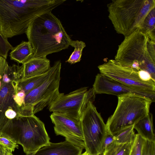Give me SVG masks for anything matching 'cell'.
I'll list each match as a JSON object with an SVG mask.
<instances>
[{
  "label": "cell",
  "mask_w": 155,
  "mask_h": 155,
  "mask_svg": "<svg viewBox=\"0 0 155 155\" xmlns=\"http://www.w3.org/2000/svg\"><path fill=\"white\" fill-rule=\"evenodd\" d=\"M134 129L137 134L145 140L155 141V134L153 124V116L149 113L134 125Z\"/></svg>",
  "instance_id": "cell-16"
},
{
  "label": "cell",
  "mask_w": 155,
  "mask_h": 155,
  "mask_svg": "<svg viewBox=\"0 0 155 155\" xmlns=\"http://www.w3.org/2000/svg\"><path fill=\"white\" fill-rule=\"evenodd\" d=\"M70 46L74 47V49L68 59L66 62L72 64L79 62L81 61L82 51L86 47V44L82 41L72 40Z\"/></svg>",
  "instance_id": "cell-22"
},
{
  "label": "cell",
  "mask_w": 155,
  "mask_h": 155,
  "mask_svg": "<svg viewBox=\"0 0 155 155\" xmlns=\"http://www.w3.org/2000/svg\"><path fill=\"white\" fill-rule=\"evenodd\" d=\"M80 121L86 151L91 155L103 153L104 141L108 132L106 124L92 101L88 102Z\"/></svg>",
  "instance_id": "cell-8"
},
{
  "label": "cell",
  "mask_w": 155,
  "mask_h": 155,
  "mask_svg": "<svg viewBox=\"0 0 155 155\" xmlns=\"http://www.w3.org/2000/svg\"><path fill=\"white\" fill-rule=\"evenodd\" d=\"M21 145L26 155H31L50 143L44 124L35 114L14 119L2 133Z\"/></svg>",
  "instance_id": "cell-5"
},
{
  "label": "cell",
  "mask_w": 155,
  "mask_h": 155,
  "mask_svg": "<svg viewBox=\"0 0 155 155\" xmlns=\"http://www.w3.org/2000/svg\"><path fill=\"white\" fill-rule=\"evenodd\" d=\"M13 47L8 39L4 37L0 32V56L6 59L9 51Z\"/></svg>",
  "instance_id": "cell-24"
},
{
  "label": "cell",
  "mask_w": 155,
  "mask_h": 155,
  "mask_svg": "<svg viewBox=\"0 0 155 155\" xmlns=\"http://www.w3.org/2000/svg\"><path fill=\"white\" fill-rule=\"evenodd\" d=\"M114 142V137L113 135L108 134L104 141L103 149L104 150L108 146Z\"/></svg>",
  "instance_id": "cell-28"
},
{
  "label": "cell",
  "mask_w": 155,
  "mask_h": 155,
  "mask_svg": "<svg viewBox=\"0 0 155 155\" xmlns=\"http://www.w3.org/2000/svg\"><path fill=\"white\" fill-rule=\"evenodd\" d=\"M118 103L106 125L108 134L114 135L133 125L150 113L151 101L143 97L129 94L117 97Z\"/></svg>",
  "instance_id": "cell-6"
},
{
  "label": "cell",
  "mask_w": 155,
  "mask_h": 155,
  "mask_svg": "<svg viewBox=\"0 0 155 155\" xmlns=\"http://www.w3.org/2000/svg\"><path fill=\"white\" fill-rule=\"evenodd\" d=\"M133 143L120 144L114 142L104 150L103 155H129Z\"/></svg>",
  "instance_id": "cell-20"
},
{
  "label": "cell",
  "mask_w": 155,
  "mask_h": 155,
  "mask_svg": "<svg viewBox=\"0 0 155 155\" xmlns=\"http://www.w3.org/2000/svg\"><path fill=\"white\" fill-rule=\"evenodd\" d=\"M141 155H155V141L145 140Z\"/></svg>",
  "instance_id": "cell-26"
},
{
  "label": "cell",
  "mask_w": 155,
  "mask_h": 155,
  "mask_svg": "<svg viewBox=\"0 0 155 155\" xmlns=\"http://www.w3.org/2000/svg\"><path fill=\"white\" fill-rule=\"evenodd\" d=\"M22 79L43 74L50 68V61L46 57H32L22 65Z\"/></svg>",
  "instance_id": "cell-15"
},
{
  "label": "cell",
  "mask_w": 155,
  "mask_h": 155,
  "mask_svg": "<svg viewBox=\"0 0 155 155\" xmlns=\"http://www.w3.org/2000/svg\"><path fill=\"white\" fill-rule=\"evenodd\" d=\"M61 66L60 61H56L51 67L50 73L45 81L26 95L22 115L35 114L50 105L59 96Z\"/></svg>",
  "instance_id": "cell-7"
},
{
  "label": "cell",
  "mask_w": 155,
  "mask_h": 155,
  "mask_svg": "<svg viewBox=\"0 0 155 155\" xmlns=\"http://www.w3.org/2000/svg\"><path fill=\"white\" fill-rule=\"evenodd\" d=\"M100 73L135 89L155 92V82L150 80L146 72L137 71L110 60L98 66Z\"/></svg>",
  "instance_id": "cell-10"
},
{
  "label": "cell",
  "mask_w": 155,
  "mask_h": 155,
  "mask_svg": "<svg viewBox=\"0 0 155 155\" xmlns=\"http://www.w3.org/2000/svg\"><path fill=\"white\" fill-rule=\"evenodd\" d=\"M9 54L10 59L23 64L33 57V52L28 41H22L13 47Z\"/></svg>",
  "instance_id": "cell-17"
},
{
  "label": "cell",
  "mask_w": 155,
  "mask_h": 155,
  "mask_svg": "<svg viewBox=\"0 0 155 155\" xmlns=\"http://www.w3.org/2000/svg\"><path fill=\"white\" fill-rule=\"evenodd\" d=\"M81 155H91L89 153L85 151L84 153L81 154Z\"/></svg>",
  "instance_id": "cell-30"
},
{
  "label": "cell",
  "mask_w": 155,
  "mask_h": 155,
  "mask_svg": "<svg viewBox=\"0 0 155 155\" xmlns=\"http://www.w3.org/2000/svg\"><path fill=\"white\" fill-rule=\"evenodd\" d=\"M82 150L67 141L50 142L31 155H81Z\"/></svg>",
  "instance_id": "cell-14"
},
{
  "label": "cell",
  "mask_w": 155,
  "mask_h": 155,
  "mask_svg": "<svg viewBox=\"0 0 155 155\" xmlns=\"http://www.w3.org/2000/svg\"><path fill=\"white\" fill-rule=\"evenodd\" d=\"M139 30L155 42V8L148 13Z\"/></svg>",
  "instance_id": "cell-19"
},
{
  "label": "cell",
  "mask_w": 155,
  "mask_h": 155,
  "mask_svg": "<svg viewBox=\"0 0 155 155\" xmlns=\"http://www.w3.org/2000/svg\"><path fill=\"white\" fill-rule=\"evenodd\" d=\"M155 42L137 29L125 37L119 45L114 60L136 71L146 72L155 81Z\"/></svg>",
  "instance_id": "cell-3"
},
{
  "label": "cell",
  "mask_w": 155,
  "mask_h": 155,
  "mask_svg": "<svg viewBox=\"0 0 155 155\" xmlns=\"http://www.w3.org/2000/svg\"><path fill=\"white\" fill-rule=\"evenodd\" d=\"M21 78L14 71H6L0 88V133L15 119L22 115L21 108L15 99L18 81Z\"/></svg>",
  "instance_id": "cell-9"
},
{
  "label": "cell",
  "mask_w": 155,
  "mask_h": 155,
  "mask_svg": "<svg viewBox=\"0 0 155 155\" xmlns=\"http://www.w3.org/2000/svg\"><path fill=\"white\" fill-rule=\"evenodd\" d=\"M145 140L137 134L132 145L129 155H141L143 145Z\"/></svg>",
  "instance_id": "cell-23"
},
{
  "label": "cell",
  "mask_w": 155,
  "mask_h": 155,
  "mask_svg": "<svg viewBox=\"0 0 155 155\" xmlns=\"http://www.w3.org/2000/svg\"><path fill=\"white\" fill-rule=\"evenodd\" d=\"M134 125L126 128L114 135V142L120 143H133L136 134L134 131Z\"/></svg>",
  "instance_id": "cell-21"
},
{
  "label": "cell",
  "mask_w": 155,
  "mask_h": 155,
  "mask_svg": "<svg viewBox=\"0 0 155 155\" xmlns=\"http://www.w3.org/2000/svg\"><path fill=\"white\" fill-rule=\"evenodd\" d=\"M8 65L6 59L0 56V88L2 84V80L5 72Z\"/></svg>",
  "instance_id": "cell-27"
},
{
  "label": "cell",
  "mask_w": 155,
  "mask_h": 155,
  "mask_svg": "<svg viewBox=\"0 0 155 155\" xmlns=\"http://www.w3.org/2000/svg\"><path fill=\"white\" fill-rule=\"evenodd\" d=\"M25 33L32 49L33 57H46L66 49L72 41L60 20L51 12L36 18Z\"/></svg>",
  "instance_id": "cell-2"
},
{
  "label": "cell",
  "mask_w": 155,
  "mask_h": 155,
  "mask_svg": "<svg viewBox=\"0 0 155 155\" xmlns=\"http://www.w3.org/2000/svg\"><path fill=\"white\" fill-rule=\"evenodd\" d=\"M0 144L4 147L10 150L12 152L16 148H18V145L9 137L2 133H0Z\"/></svg>",
  "instance_id": "cell-25"
},
{
  "label": "cell",
  "mask_w": 155,
  "mask_h": 155,
  "mask_svg": "<svg viewBox=\"0 0 155 155\" xmlns=\"http://www.w3.org/2000/svg\"><path fill=\"white\" fill-rule=\"evenodd\" d=\"M99 155H103V153L101 154H100Z\"/></svg>",
  "instance_id": "cell-31"
},
{
  "label": "cell",
  "mask_w": 155,
  "mask_h": 155,
  "mask_svg": "<svg viewBox=\"0 0 155 155\" xmlns=\"http://www.w3.org/2000/svg\"><path fill=\"white\" fill-rule=\"evenodd\" d=\"M50 68L46 73L25 79H21L18 82L17 91H23L26 95L43 83L48 77Z\"/></svg>",
  "instance_id": "cell-18"
},
{
  "label": "cell",
  "mask_w": 155,
  "mask_h": 155,
  "mask_svg": "<svg viewBox=\"0 0 155 155\" xmlns=\"http://www.w3.org/2000/svg\"></svg>",
  "instance_id": "cell-32"
},
{
  "label": "cell",
  "mask_w": 155,
  "mask_h": 155,
  "mask_svg": "<svg viewBox=\"0 0 155 155\" xmlns=\"http://www.w3.org/2000/svg\"><path fill=\"white\" fill-rule=\"evenodd\" d=\"M92 89L95 94H107L117 97L133 94L145 97L152 102L155 101V92L135 89L101 73L96 75Z\"/></svg>",
  "instance_id": "cell-12"
},
{
  "label": "cell",
  "mask_w": 155,
  "mask_h": 155,
  "mask_svg": "<svg viewBox=\"0 0 155 155\" xmlns=\"http://www.w3.org/2000/svg\"><path fill=\"white\" fill-rule=\"evenodd\" d=\"M0 155H4V147L1 144H0Z\"/></svg>",
  "instance_id": "cell-29"
},
{
  "label": "cell",
  "mask_w": 155,
  "mask_h": 155,
  "mask_svg": "<svg viewBox=\"0 0 155 155\" xmlns=\"http://www.w3.org/2000/svg\"><path fill=\"white\" fill-rule=\"evenodd\" d=\"M50 117L54 125L57 135L65 137V140L83 150L85 145L80 121H78L65 115L55 113Z\"/></svg>",
  "instance_id": "cell-13"
},
{
  "label": "cell",
  "mask_w": 155,
  "mask_h": 155,
  "mask_svg": "<svg viewBox=\"0 0 155 155\" xmlns=\"http://www.w3.org/2000/svg\"><path fill=\"white\" fill-rule=\"evenodd\" d=\"M107 7L115 30L126 37L140 29L148 13L155 8V1L113 0Z\"/></svg>",
  "instance_id": "cell-4"
},
{
  "label": "cell",
  "mask_w": 155,
  "mask_h": 155,
  "mask_svg": "<svg viewBox=\"0 0 155 155\" xmlns=\"http://www.w3.org/2000/svg\"><path fill=\"white\" fill-rule=\"evenodd\" d=\"M95 94L92 88L88 89L87 87L66 94L60 93L48 107L53 113L63 114L80 121L88 102L93 100Z\"/></svg>",
  "instance_id": "cell-11"
},
{
  "label": "cell",
  "mask_w": 155,
  "mask_h": 155,
  "mask_svg": "<svg viewBox=\"0 0 155 155\" xmlns=\"http://www.w3.org/2000/svg\"><path fill=\"white\" fill-rule=\"evenodd\" d=\"M66 0H0V32L8 38L25 33L31 23Z\"/></svg>",
  "instance_id": "cell-1"
}]
</instances>
